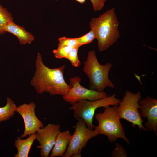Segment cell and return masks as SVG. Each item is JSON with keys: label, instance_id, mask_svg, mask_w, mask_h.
Masks as SVG:
<instances>
[{"label": "cell", "instance_id": "6da1fadb", "mask_svg": "<svg viewBox=\"0 0 157 157\" xmlns=\"http://www.w3.org/2000/svg\"><path fill=\"white\" fill-rule=\"evenodd\" d=\"M35 65V72L30 84L37 93L45 92L52 96L58 95L62 96L67 94L71 86L66 82L64 78L65 65L50 68L45 65L42 55L38 52Z\"/></svg>", "mask_w": 157, "mask_h": 157}, {"label": "cell", "instance_id": "7a4b0ae2", "mask_svg": "<svg viewBox=\"0 0 157 157\" xmlns=\"http://www.w3.org/2000/svg\"><path fill=\"white\" fill-rule=\"evenodd\" d=\"M119 22L113 8L97 17L92 18L89 27L95 33L99 51L106 50L120 38Z\"/></svg>", "mask_w": 157, "mask_h": 157}, {"label": "cell", "instance_id": "3957f363", "mask_svg": "<svg viewBox=\"0 0 157 157\" xmlns=\"http://www.w3.org/2000/svg\"><path fill=\"white\" fill-rule=\"evenodd\" d=\"M104 111L97 113L95 117L98 122V125L94 127V130L99 135L106 136L108 140L113 142L120 138L128 144H130L124 128L121 122L117 111V105L104 107Z\"/></svg>", "mask_w": 157, "mask_h": 157}, {"label": "cell", "instance_id": "277c9868", "mask_svg": "<svg viewBox=\"0 0 157 157\" xmlns=\"http://www.w3.org/2000/svg\"><path fill=\"white\" fill-rule=\"evenodd\" d=\"M112 67L111 63L100 64L95 51H90L84 62L83 70L89 79V89L99 92L104 91L106 87L114 88V84L110 79L109 74Z\"/></svg>", "mask_w": 157, "mask_h": 157}, {"label": "cell", "instance_id": "5b68a950", "mask_svg": "<svg viewBox=\"0 0 157 157\" xmlns=\"http://www.w3.org/2000/svg\"><path fill=\"white\" fill-rule=\"evenodd\" d=\"M121 101L113 94L94 101L81 100L72 105L69 109L73 111L74 117L76 120L82 119L88 128L93 129L95 127L93 120L96 110L101 107L118 105Z\"/></svg>", "mask_w": 157, "mask_h": 157}, {"label": "cell", "instance_id": "8992f818", "mask_svg": "<svg viewBox=\"0 0 157 157\" xmlns=\"http://www.w3.org/2000/svg\"><path fill=\"white\" fill-rule=\"evenodd\" d=\"M141 99L140 91L133 93L127 90L117 105V111L121 119L131 122L133 127L137 126L140 130L147 131L143 126L144 122L139 111V102Z\"/></svg>", "mask_w": 157, "mask_h": 157}, {"label": "cell", "instance_id": "52a82bcc", "mask_svg": "<svg viewBox=\"0 0 157 157\" xmlns=\"http://www.w3.org/2000/svg\"><path fill=\"white\" fill-rule=\"evenodd\" d=\"M77 120L75 131L63 157H81V151L88 140L99 135L94 130L88 128L82 119Z\"/></svg>", "mask_w": 157, "mask_h": 157}, {"label": "cell", "instance_id": "ba28073f", "mask_svg": "<svg viewBox=\"0 0 157 157\" xmlns=\"http://www.w3.org/2000/svg\"><path fill=\"white\" fill-rule=\"evenodd\" d=\"M81 81V78L78 76L70 78L71 88L67 94L63 96L64 101L72 105L81 100L92 101L108 96L104 91L99 92L82 86L80 84Z\"/></svg>", "mask_w": 157, "mask_h": 157}, {"label": "cell", "instance_id": "9c48e42d", "mask_svg": "<svg viewBox=\"0 0 157 157\" xmlns=\"http://www.w3.org/2000/svg\"><path fill=\"white\" fill-rule=\"evenodd\" d=\"M60 131V124L50 123L37 131L35 140L38 141L40 144L37 147L40 149L41 157L49 156L57 137Z\"/></svg>", "mask_w": 157, "mask_h": 157}, {"label": "cell", "instance_id": "30bf717a", "mask_svg": "<svg viewBox=\"0 0 157 157\" xmlns=\"http://www.w3.org/2000/svg\"><path fill=\"white\" fill-rule=\"evenodd\" d=\"M36 104L33 102L24 104L16 107V111L22 116L24 124V133L21 138L35 134L37 131L44 126L42 122L37 117L35 112Z\"/></svg>", "mask_w": 157, "mask_h": 157}, {"label": "cell", "instance_id": "8fae6325", "mask_svg": "<svg viewBox=\"0 0 157 157\" xmlns=\"http://www.w3.org/2000/svg\"><path fill=\"white\" fill-rule=\"evenodd\" d=\"M140 114L147 119L144 127L147 130L153 131L157 135V100L146 96L139 102Z\"/></svg>", "mask_w": 157, "mask_h": 157}, {"label": "cell", "instance_id": "7c38bea8", "mask_svg": "<svg viewBox=\"0 0 157 157\" xmlns=\"http://www.w3.org/2000/svg\"><path fill=\"white\" fill-rule=\"evenodd\" d=\"M4 33L8 32L17 37L21 45L31 44L34 40L35 37L25 28L15 23L13 21L9 22L3 29Z\"/></svg>", "mask_w": 157, "mask_h": 157}, {"label": "cell", "instance_id": "4fadbf2b", "mask_svg": "<svg viewBox=\"0 0 157 157\" xmlns=\"http://www.w3.org/2000/svg\"><path fill=\"white\" fill-rule=\"evenodd\" d=\"M71 136L72 135L68 130L60 131L57 137L51 150L50 157H63L66 151Z\"/></svg>", "mask_w": 157, "mask_h": 157}, {"label": "cell", "instance_id": "5bb4252c", "mask_svg": "<svg viewBox=\"0 0 157 157\" xmlns=\"http://www.w3.org/2000/svg\"><path fill=\"white\" fill-rule=\"evenodd\" d=\"M36 136V133L29 135L26 139H22L19 137H17L15 141L14 145L17 149V152L14 155V157H28Z\"/></svg>", "mask_w": 157, "mask_h": 157}, {"label": "cell", "instance_id": "9a60e30c", "mask_svg": "<svg viewBox=\"0 0 157 157\" xmlns=\"http://www.w3.org/2000/svg\"><path fill=\"white\" fill-rule=\"evenodd\" d=\"M6 104L0 107V122L10 119L15 114L16 106L14 101L10 98H6Z\"/></svg>", "mask_w": 157, "mask_h": 157}, {"label": "cell", "instance_id": "2e32d148", "mask_svg": "<svg viewBox=\"0 0 157 157\" xmlns=\"http://www.w3.org/2000/svg\"><path fill=\"white\" fill-rule=\"evenodd\" d=\"M13 21L11 13L0 4V35L4 34L3 29L10 22Z\"/></svg>", "mask_w": 157, "mask_h": 157}, {"label": "cell", "instance_id": "e0dca14e", "mask_svg": "<svg viewBox=\"0 0 157 157\" xmlns=\"http://www.w3.org/2000/svg\"><path fill=\"white\" fill-rule=\"evenodd\" d=\"M80 47L78 45L74 47L71 50L66 59H68L72 65L76 67H78L81 65V63L78 55V49Z\"/></svg>", "mask_w": 157, "mask_h": 157}, {"label": "cell", "instance_id": "ac0fdd59", "mask_svg": "<svg viewBox=\"0 0 157 157\" xmlns=\"http://www.w3.org/2000/svg\"><path fill=\"white\" fill-rule=\"evenodd\" d=\"M74 47L67 46L58 47L56 49L53 50L55 57L59 59L67 58L69 52Z\"/></svg>", "mask_w": 157, "mask_h": 157}, {"label": "cell", "instance_id": "d6986e66", "mask_svg": "<svg viewBox=\"0 0 157 157\" xmlns=\"http://www.w3.org/2000/svg\"><path fill=\"white\" fill-rule=\"evenodd\" d=\"M96 38L95 33L92 29L85 34L79 37L76 38L78 44L80 47L91 43Z\"/></svg>", "mask_w": 157, "mask_h": 157}, {"label": "cell", "instance_id": "ffe728a7", "mask_svg": "<svg viewBox=\"0 0 157 157\" xmlns=\"http://www.w3.org/2000/svg\"><path fill=\"white\" fill-rule=\"evenodd\" d=\"M58 41L59 43L58 47L67 46L74 47L79 45L76 38H71L63 37L59 38Z\"/></svg>", "mask_w": 157, "mask_h": 157}, {"label": "cell", "instance_id": "44dd1931", "mask_svg": "<svg viewBox=\"0 0 157 157\" xmlns=\"http://www.w3.org/2000/svg\"><path fill=\"white\" fill-rule=\"evenodd\" d=\"M81 4L84 3L86 0H74ZM92 4L94 10H101L104 8L106 0H90Z\"/></svg>", "mask_w": 157, "mask_h": 157}, {"label": "cell", "instance_id": "7402d4cb", "mask_svg": "<svg viewBox=\"0 0 157 157\" xmlns=\"http://www.w3.org/2000/svg\"><path fill=\"white\" fill-rule=\"evenodd\" d=\"M115 147L112 152L113 157H127L126 150L123 146L118 143H115Z\"/></svg>", "mask_w": 157, "mask_h": 157}]
</instances>
